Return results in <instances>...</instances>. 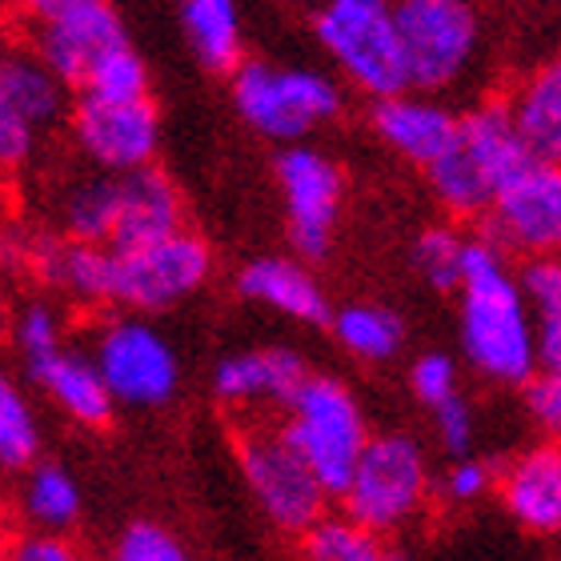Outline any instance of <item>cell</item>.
Returning a JSON list of instances; mask_svg holds the SVG:
<instances>
[{
	"instance_id": "cell-1",
	"label": "cell",
	"mask_w": 561,
	"mask_h": 561,
	"mask_svg": "<svg viewBox=\"0 0 561 561\" xmlns=\"http://www.w3.org/2000/svg\"><path fill=\"white\" fill-rule=\"evenodd\" d=\"M461 353L493 386H526L538 374V329L522 273L505 265L497 241H469L461 273Z\"/></svg>"
},
{
	"instance_id": "cell-2",
	"label": "cell",
	"mask_w": 561,
	"mask_h": 561,
	"mask_svg": "<svg viewBox=\"0 0 561 561\" xmlns=\"http://www.w3.org/2000/svg\"><path fill=\"white\" fill-rule=\"evenodd\" d=\"M526 137L517 133V121L510 105L490 101V105L469 108L457 121V133L449 149L425 169L433 197L442 201L445 213L454 217H485L505 181L529 161Z\"/></svg>"
},
{
	"instance_id": "cell-3",
	"label": "cell",
	"mask_w": 561,
	"mask_h": 561,
	"mask_svg": "<svg viewBox=\"0 0 561 561\" xmlns=\"http://www.w3.org/2000/svg\"><path fill=\"white\" fill-rule=\"evenodd\" d=\"M313 33L333 69L374 101L410 89L398 0H317Z\"/></svg>"
},
{
	"instance_id": "cell-4",
	"label": "cell",
	"mask_w": 561,
	"mask_h": 561,
	"mask_svg": "<svg viewBox=\"0 0 561 561\" xmlns=\"http://www.w3.org/2000/svg\"><path fill=\"white\" fill-rule=\"evenodd\" d=\"M233 72V105L261 137L301 140L341 113V89L325 72L273 60H245Z\"/></svg>"
},
{
	"instance_id": "cell-5",
	"label": "cell",
	"mask_w": 561,
	"mask_h": 561,
	"mask_svg": "<svg viewBox=\"0 0 561 561\" xmlns=\"http://www.w3.org/2000/svg\"><path fill=\"white\" fill-rule=\"evenodd\" d=\"M285 410L289 417L280 430L289 433V442L309 461L325 493L341 497L369 445L365 413L350 386H341L337 377H305V386L293 393Z\"/></svg>"
},
{
	"instance_id": "cell-6",
	"label": "cell",
	"mask_w": 561,
	"mask_h": 561,
	"mask_svg": "<svg viewBox=\"0 0 561 561\" xmlns=\"http://www.w3.org/2000/svg\"><path fill=\"white\" fill-rule=\"evenodd\" d=\"M410 89L445 93L469 77L481 53V16L469 0H398Z\"/></svg>"
},
{
	"instance_id": "cell-7",
	"label": "cell",
	"mask_w": 561,
	"mask_h": 561,
	"mask_svg": "<svg viewBox=\"0 0 561 561\" xmlns=\"http://www.w3.org/2000/svg\"><path fill=\"white\" fill-rule=\"evenodd\" d=\"M425 493H430L425 449L405 433H386L365 445L341 502H345V514L357 517L374 534H393L421 514Z\"/></svg>"
},
{
	"instance_id": "cell-8",
	"label": "cell",
	"mask_w": 561,
	"mask_h": 561,
	"mask_svg": "<svg viewBox=\"0 0 561 561\" xmlns=\"http://www.w3.org/2000/svg\"><path fill=\"white\" fill-rule=\"evenodd\" d=\"M237 461L261 514L285 534H305L325 517V485L317 481L285 430H253L237 445Z\"/></svg>"
},
{
	"instance_id": "cell-9",
	"label": "cell",
	"mask_w": 561,
	"mask_h": 561,
	"mask_svg": "<svg viewBox=\"0 0 561 561\" xmlns=\"http://www.w3.org/2000/svg\"><path fill=\"white\" fill-rule=\"evenodd\" d=\"M213 253L201 237L176 229L169 237H157L149 245L113 249V297L108 301L137 309V313H157L173 309L209 280Z\"/></svg>"
},
{
	"instance_id": "cell-10",
	"label": "cell",
	"mask_w": 561,
	"mask_h": 561,
	"mask_svg": "<svg viewBox=\"0 0 561 561\" xmlns=\"http://www.w3.org/2000/svg\"><path fill=\"white\" fill-rule=\"evenodd\" d=\"M93 362L117 405H133V410L169 405L181 381L173 345L137 317H121L96 337Z\"/></svg>"
},
{
	"instance_id": "cell-11",
	"label": "cell",
	"mask_w": 561,
	"mask_h": 561,
	"mask_svg": "<svg viewBox=\"0 0 561 561\" xmlns=\"http://www.w3.org/2000/svg\"><path fill=\"white\" fill-rule=\"evenodd\" d=\"M490 241L522 257H561V161L529 157L490 205Z\"/></svg>"
},
{
	"instance_id": "cell-12",
	"label": "cell",
	"mask_w": 561,
	"mask_h": 561,
	"mask_svg": "<svg viewBox=\"0 0 561 561\" xmlns=\"http://www.w3.org/2000/svg\"><path fill=\"white\" fill-rule=\"evenodd\" d=\"M277 185L285 197V217H289V237L301 257H325L337 233L341 217V169L325 152L289 145L277 157Z\"/></svg>"
},
{
	"instance_id": "cell-13",
	"label": "cell",
	"mask_w": 561,
	"mask_h": 561,
	"mask_svg": "<svg viewBox=\"0 0 561 561\" xmlns=\"http://www.w3.org/2000/svg\"><path fill=\"white\" fill-rule=\"evenodd\" d=\"M72 137L93 164L108 173H129L140 164H152L157 145H161V117L149 96H113L84 93L77 113H72Z\"/></svg>"
},
{
	"instance_id": "cell-14",
	"label": "cell",
	"mask_w": 561,
	"mask_h": 561,
	"mask_svg": "<svg viewBox=\"0 0 561 561\" xmlns=\"http://www.w3.org/2000/svg\"><path fill=\"white\" fill-rule=\"evenodd\" d=\"M60 77L36 53L0 45V164H24L60 117Z\"/></svg>"
},
{
	"instance_id": "cell-15",
	"label": "cell",
	"mask_w": 561,
	"mask_h": 561,
	"mask_svg": "<svg viewBox=\"0 0 561 561\" xmlns=\"http://www.w3.org/2000/svg\"><path fill=\"white\" fill-rule=\"evenodd\" d=\"M505 514L529 538H561V437L541 442L517 457L497 481Z\"/></svg>"
},
{
	"instance_id": "cell-16",
	"label": "cell",
	"mask_w": 561,
	"mask_h": 561,
	"mask_svg": "<svg viewBox=\"0 0 561 561\" xmlns=\"http://www.w3.org/2000/svg\"><path fill=\"white\" fill-rule=\"evenodd\" d=\"M457 121L433 93L401 89L393 96H377L374 105V133L398 152L401 161L430 169L457 133Z\"/></svg>"
},
{
	"instance_id": "cell-17",
	"label": "cell",
	"mask_w": 561,
	"mask_h": 561,
	"mask_svg": "<svg viewBox=\"0 0 561 561\" xmlns=\"http://www.w3.org/2000/svg\"><path fill=\"white\" fill-rule=\"evenodd\" d=\"M36 41V57L45 60L48 69L57 72L65 84H84L89 69L105 57L108 48H117L125 36V24L113 12L108 0L101 4H89V9L72 12V16H60V21L45 24V28H33Z\"/></svg>"
},
{
	"instance_id": "cell-18",
	"label": "cell",
	"mask_w": 561,
	"mask_h": 561,
	"mask_svg": "<svg viewBox=\"0 0 561 561\" xmlns=\"http://www.w3.org/2000/svg\"><path fill=\"white\" fill-rule=\"evenodd\" d=\"M305 362L293 350H253L233 353L213 369V393L233 410H257V405H289L293 393L305 386Z\"/></svg>"
},
{
	"instance_id": "cell-19",
	"label": "cell",
	"mask_w": 561,
	"mask_h": 561,
	"mask_svg": "<svg viewBox=\"0 0 561 561\" xmlns=\"http://www.w3.org/2000/svg\"><path fill=\"white\" fill-rule=\"evenodd\" d=\"M28 270L45 285L84 305H101L113 297V249H101L93 241L41 237L28 245Z\"/></svg>"
},
{
	"instance_id": "cell-20",
	"label": "cell",
	"mask_w": 561,
	"mask_h": 561,
	"mask_svg": "<svg viewBox=\"0 0 561 561\" xmlns=\"http://www.w3.org/2000/svg\"><path fill=\"white\" fill-rule=\"evenodd\" d=\"M181 193L161 169H129L121 173V217H117V233L108 245L113 249H133V245H149L157 237H169L181 229Z\"/></svg>"
},
{
	"instance_id": "cell-21",
	"label": "cell",
	"mask_w": 561,
	"mask_h": 561,
	"mask_svg": "<svg viewBox=\"0 0 561 561\" xmlns=\"http://www.w3.org/2000/svg\"><path fill=\"white\" fill-rule=\"evenodd\" d=\"M36 386L45 389L48 398L57 401L60 410L69 413L72 421L81 425H105L113 417V405L117 398L108 393L105 377L96 369L93 353H77V350H57L53 357L36 362L28 369Z\"/></svg>"
},
{
	"instance_id": "cell-22",
	"label": "cell",
	"mask_w": 561,
	"mask_h": 561,
	"mask_svg": "<svg viewBox=\"0 0 561 561\" xmlns=\"http://www.w3.org/2000/svg\"><path fill=\"white\" fill-rule=\"evenodd\" d=\"M237 289H241L245 301H257L265 309H273V313L305 321V325H321L329 317L321 285L301 265H293L285 257H261L253 265H245L241 277H237Z\"/></svg>"
},
{
	"instance_id": "cell-23",
	"label": "cell",
	"mask_w": 561,
	"mask_h": 561,
	"mask_svg": "<svg viewBox=\"0 0 561 561\" xmlns=\"http://www.w3.org/2000/svg\"><path fill=\"white\" fill-rule=\"evenodd\" d=\"M181 33L193 57L209 72H233L245 53L241 36V4L237 0H181Z\"/></svg>"
},
{
	"instance_id": "cell-24",
	"label": "cell",
	"mask_w": 561,
	"mask_h": 561,
	"mask_svg": "<svg viewBox=\"0 0 561 561\" xmlns=\"http://www.w3.org/2000/svg\"><path fill=\"white\" fill-rule=\"evenodd\" d=\"M534 157L561 161V57L546 60L505 101Z\"/></svg>"
},
{
	"instance_id": "cell-25",
	"label": "cell",
	"mask_w": 561,
	"mask_h": 561,
	"mask_svg": "<svg viewBox=\"0 0 561 561\" xmlns=\"http://www.w3.org/2000/svg\"><path fill=\"white\" fill-rule=\"evenodd\" d=\"M121 217V173L117 176H84L60 197V225L77 241L105 245L117 233Z\"/></svg>"
},
{
	"instance_id": "cell-26",
	"label": "cell",
	"mask_w": 561,
	"mask_h": 561,
	"mask_svg": "<svg viewBox=\"0 0 561 561\" xmlns=\"http://www.w3.org/2000/svg\"><path fill=\"white\" fill-rule=\"evenodd\" d=\"M333 337L362 362H389L405 345V325L386 305H345L333 317Z\"/></svg>"
},
{
	"instance_id": "cell-27",
	"label": "cell",
	"mask_w": 561,
	"mask_h": 561,
	"mask_svg": "<svg viewBox=\"0 0 561 561\" xmlns=\"http://www.w3.org/2000/svg\"><path fill=\"white\" fill-rule=\"evenodd\" d=\"M522 285L538 329V369L561 374V257H529Z\"/></svg>"
},
{
	"instance_id": "cell-28",
	"label": "cell",
	"mask_w": 561,
	"mask_h": 561,
	"mask_svg": "<svg viewBox=\"0 0 561 561\" xmlns=\"http://www.w3.org/2000/svg\"><path fill=\"white\" fill-rule=\"evenodd\" d=\"M21 510L36 529H69L81 517V490L69 469L28 466L21 485Z\"/></svg>"
},
{
	"instance_id": "cell-29",
	"label": "cell",
	"mask_w": 561,
	"mask_h": 561,
	"mask_svg": "<svg viewBox=\"0 0 561 561\" xmlns=\"http://www.w3.org/2000/svg\"><path fill=\"white\" fill-rule=\"evenodd\" d=\"M41 454V425L9 374H0V473H24Z\"/></svg>"
},
{
	"instance_id": "cell-30",
	"label": "cell",
	"mask_w": 561,
	"mask_h": 561,
	"mask_svg": "<svg viewBox=\"0 0 561 561\" xmlns=\"http://www.w3.org/2000/svg\"><path fill=\"white\" fill-rule=\"evenodd\" d=\"M305 538V558L313 561H381L386 546L381 534L362 526L357 517H317L313 526L301 534Z\"/></svg>"
},
{
	"instance_id": "cell-31",
	"label": "cell",
	"mask_w": 561,
	"mask_h": 561,
	"mask_svg": "<svg viewBox=\"0 0 561 561\" xmlns=\"http://www.w3.org/2000/svg\"><path fill=\"white\" fill-rule=\"evenodd\" d=\"M466 253H469V241L457 229L430 225L413 241V270L437 293H454L461 285V273H466Z\"/></svg>"
},
{
	"instance_id": "cell-32",
	"label": "cell",
	"mask_w": 561,
	"mask_h": 561,
	"mask_svg": "<svg viewBox=\"0 0 561 561\" xmlns=\"http://www.w3.org/2000/svg\"><path fill=\"white\" fill-rule=\"evenodd\" d=\"M81 89L93 96H113V101L149 96V72H145V60L137 57V48L129 41H121L117 48H108L105 57L89 69Z\"/></svg>"
},
{
	"instance_id": "cell-33",
	"label": "cell",
	"mask_w": 561,
	"mask_h": 561,
	"mask_svg": "<svg viewBox=\"0 0 561 561\" xmlns=\"http://www.w3.org/2000/svg\"><path fill=\"white\" fill-rule=\"evenodd\" d=\"M16 350L24 357V369H33L36 362L53 357L57 350H65V337H60V317L53 305H28L21 317H16Z\"/></svg>"
},
{
	"instance_id": "cell-34",
	"label": "cell",
	"mask_w": 561,
	"mask_h": 561,
	"mask_svg": "<svg viewBox=\"0 0 561 561\" xmlns=\"http://www.w3.org/2000/svg\"><path fill=\"white\" fill-rule=\"evenodd\" d=\"M185 546L157 522H137L117 538V561H185Z\"/></svg>"
},
{
	"instance_id": "cell-35",
	"label": "cell",
	"mask_w": 561,
	"mask_h": 561,
	"mask_svg": "<svg viewBox=\"0 0 561 561\" xmlns=\"http://www.w3.org/2000/svg\"><path fill=\"white\" fill-rule=\"evenodd\" d=\"M410 386L425 410H433V405L449 401L454 393H461L457 389V365L445 353H421L417 362H413Z\"/></svg>"
},
{
	"instance_id": "cell-36",
	"label": "cell",
	"mask_w": 561,
	"mask_h": 561,
	"mask_svg": "<svg viewBox=\"0 0 561 561\" xmlns=\"http://www.w3.org/2000/svg\"><path fill=\"white\" fill-rule=\"evenodd\" d=\"M430 413H433V425H437V442L445 445V454L466 457L469 449H473V433H478V425H473V410H469V401L461 398V393H454L449 401L433 405Z\"/></svg>"
},
{
	"instance_id": "cell-37",
	"label": "cell",
	"mask_w": 561,
	"mask_h": 561,
	"mask_svg": "<svg viewBox=\"0 0 561 561\" xmlns=\"http://www.w3.org/2000/svg\"><path fill=\"white\" fill-rule=\"evenodd\" d=\"M526 410L550 437H561V374L538 369L526 386Z\"/></svg>"
},
{
	"instance_id": "cell-38",
	"label": "cell",
	"mask_w": 561,
	"mask_h": 561,
	"mask_svg": "<svg viewBox=\"0 0 561 561\" xmlns=\"http://www.w3.org/2000/svg\"><path fill=\"white\" fill-rule=\"evenodd\" d=\"M493 490V469L478 457H454V466L445 473V497L457 505L481 502Z\"/></svg>"
},
{
	"instance_id": "cell-39",
	"label": "cell",
	"mask_w": 561,
	"mask_h": 561,
	"mask_svg": "<svg viewBox=\"0 0 561 561\" xmlns=\"http://www.w3.org/2000/svg\"><path fill=\"white\" fill-rule=\"evenodd\" d=\"M89 4H101V0H12V9L28 28H45V24L60 21V16H72V12L89 9Z\"/></svg>"
},
{
	"instance_id": "cell-40",
	"label": "cell",
	"mask_w": 561,
	"mask_h": 561,
	"mask_svg": "<svg viewBox=\"0 0 561 561\" xmlns=\"http://www.w3.org/2000/svg\"><path fill=\"white\" fill-rule=\"evenodd\" d=\"M16 558L21 561H72V546L60 538L57 529H36V534L16 541Z\"/></svg>"
},
{
	"instance_id": "cell-41",
	"label": "cell",
	"mask_w": 561,
	"mask_h": 561,
	"mask_svg": "<svg viewBox=\"0 0 561 561\" xmlns=\"http://www.w3.org/2000/svg\"><path fill=\"white\" fill-rule=\"evenodd\" d=\"M4 333H9V313H4V305H0V341H4Z\"/></svg>"
},
{
	"instance_id": "cell-42",
	"label": "cell",
	"mask_w": 561,
	"mask_h": 561,
	"mask_svg": "<svg viewBox=\"0 0 561 561\" xmlns=\"http://www.w3.org/2000/svg\"><path fill=\"white\" fill-rule=\"evenodd\" d=\"M289 4H317V0H289Z\"/></svg>"
},
{
	"instance_id": "cell-43",
	"label": "cell",
	"mask_w": 561,
	"mask_h": 561,
	"mask_svg": "<svg viewBox=\"0 0 561 561\" xmlns=\"http://www.w3.org/2000/svg\"><path fill=\"white\" fill-rule=\"evenodd\" d=\"M0 553H4V550H0Z\"/></svg>"
}]
</instances>
